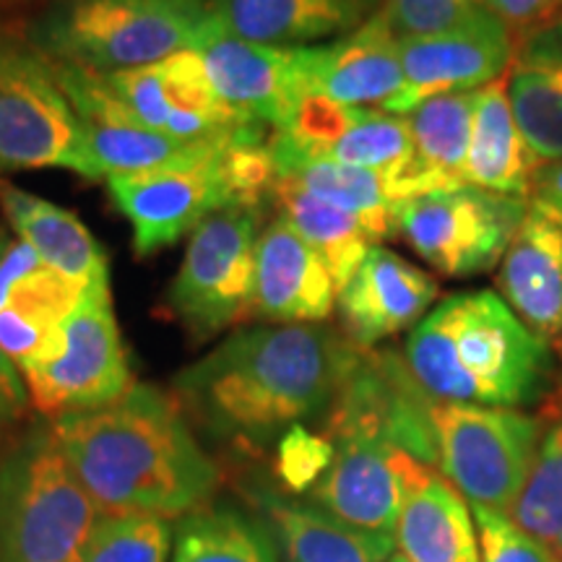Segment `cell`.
Segmentation results:
<instances>
[{
  "label": "cell",
  "mask_w": 562,
  "mask_h": 562,
  "mask_svg": "<svg viewBox=\"0 0 562 562\" xmlns=\"http://www.w3.org/2000/svg\"><path fill=\"white\" fill-rule=\"evenodd\" d=\"M362 351L323 323L250 326L180 370L172 396L211 438L261 451L328 414Z\"/></svg>",
  "instance_id": "cell-1"
},
{
  "label": "cell",
  "mask_w": 562,
  "mask_h": 562,
  "mask_svg": "<svg viewBox=\"0 0 562 562\" xmlns=\"http://www.w3.org/2000/svg\"><path fill=\"white\" fill-rule=\"evenodd\" d=\"M50 422L102 516L182 518L220 490L222 469L172 393L154 385L133 383L115 404Z\"/></svg>",
  "instance_id": "cell-2"
},
{
  "label": "cell",
  "mask_w": 562,
  "mask_h": 562,
  "mask_svg": "<svg viewBox=\"0 0 562 562\" xmlns=\"http://www.w3.org/2000/svg\"><path fill=\"white\" fill-rule=\"evenodd\" d=\"M404 362L435 402L521 409L544 396L552 349L492 290L456 292L422 318Z\"/></svg>",
  "instance_id": "cell-3"
},
{
  "label": "cell",
  "mask_w": 562,
  "mask_h": 562,
  "mask_svg": "<svg viewBox=\"0 0 562 562\" xmlns=\"http://www.w3.org/2000/svg\"><path fill=\"white\" fill-rule=\"evenodd\" d=\"M97 508L53 422H30L0 456V562H83Z\"/></svg>",
  "instance_id": "cell-4"
},
{
  "label": "cell",
  "mask_w": 562,
  "mask_h": 562,
  "mask_svg": "<svg viewBox=\"0 0 562 562\" xmlns=\"http://www.w3.org/2000/svg\"><path fill=\"white\" fill-rule=\"evenodd\" d=\"M211 19L206 0H63L42 19L32 45L108 76L193 50Z\"/></svg>",
  "instance_id": "cell-5"
},
{
  "label": "cell",
  "mask_w": 562,
  "mask_h": 562,
  "mask_svg": "<svg viewBox=\"0 0 562 562\" xmlns=\"http://www.w3.org/2000/svg\"><path fill=\"white\" fill-rule=\"evenodd\" d=\"M30 402L42 417L60 419L115 404L133 389L110 277L87 286L76 311L47 347L19 368Z\"/></svg>",
  "instance_id": "cell-6"
},
{
  "label": "cell",
  "mask_w": 562,
  "mask_h": 562,
  "mask_svg": "<svg viewBox=\"0 0 562 562\" xmlns=\"http://www.w3.org/2000/svg\"><path fill=\"white\" fill-rule=\"evenodd\" d=\"M430 417L440 474L467 503L510 516L544 440V417L435 398Z\"/></svg>",
  "instance_id": "cell-7"
},
{
  "label": "cell",
  "mask_w": 562,
  "mask_h": 562,
  "mask_svg": "<svg viewBox=\"0 0 562 562\" xmlns=\"http://www.w3.org/2000/svg\"><path fill=\"white\" fill-rule=\"evenodd\" d=\"M70 170L97 180L83 128L45 53L0 37V175Z\"/></svg>",
  "instance_id": "cell-8"
},
{
  "label": "cell",
  "mask_w": 562,
  "mask_h": 562,
  "mask_svg": "<svg viewBox=\"0 0 562 562\" xmlns=\"http://www.w3.org/2000/svg\"><path fill=\"white\" fill-rule=\"evenodd\" d=\"M261 211L227 206L203 220L188 243L167 305L193 341L248 321L256 286Z\"/></svg>",
  "instance_id": "cell-9"
},
{
  "label": "cell",
  "mask_w": 562,
  "mask_h": 562,
  "mask_svg": "<svg viewBox=\"0 0 562 562\" xmlns=\"http://www.w3.org/2000/svg\"><path fill=\"white\" fill-rule=\"evenodd\" d=\"M529 201L467 186L396 203V235L442 277L467 279L501 263Z\"/></svg>",
  "instance_id": "cell-10"
},
{
  "label": "cell",
  "mask_w": 562,
  "mask_h": 562,
  "mask_svg": "<svg viewBox=\"0 0 562 562\" xmlns=\"http://www.w3.org/2000/svg\"><path fill=\"white\" fill-rule=\"evenodd\" d=\"M326 438L336 448L334 461L307 492V503L351 529L396 544L406 501L435 469L383 435L339 432Z\"/></svg>",
  "instance_id": "cell-11"
},
{
  "label": "cell",
  "mask_w": 562,
  "mask_h": 562,
  "mask_svg": "<svg viewBox=\"0 0 562 562\" xmlns=\"http://www.w3.org/2000/svg\"><path fill=\"white\" fill-rule=\"evenodd\" d=\"M404 87L381 110L406 117L422 102L476 91L510 70L516 37L487 5L432 34L398 40Z\"/></svg>",
  "instance_id": "cell-12"
},
{
  "label": "cell",
  "mask_w": 562,
  "mask_h": 562,
  "mask_svg": "<svg viewBox=\"0 0 562 562\" xmlns=\"http://www.w3.org/2000/svg\"><path fill=\"white\" fill-rule=\"evenodd\" d=\"M220 146L206 157L182 161V165L108 178L110 199L131 224L136 256H154V252L172 248L188 232L193 235L195 227L214 211L227 209L220 172H216Z\"/></svg>",
  "instance_id": "cell-13"
},
{
  "label": "cell",
  "mask_w": 562,
  "mask_h": 562,
  "mask_svg": "<svg viewBox=\"0 0 562 562\" xmlns=\"http://www.w3.org/2000/svg\"><path fill=\"white\" fill-rule=\"evenodd\" d=\"M193 50L201 55L216 97L237 121L271 131L290 121L302 100L297 47L237 37L211 19Z\"/></svg>",
  "instance_id": "cell-14"
},
{
  "label": "cell",
  "mask_w": 562,
  "mask_h": 562,
  "mask_svg": "<svg viewBox=\"0 0 562 562\" xmlns=\"http://www.w3.org/2000/svg\"><path fill=\"white\" fill-rule=\"evenodd\" d=\"M302 97H328L347 108H383L404 87L398 37L381 11L355 32L297 47Z\"/></svg>",
  "instance_id": "cell-15"
},
{
  "label": "cell",
  "mask_w": 562,
  "mask_h": 562,
  "mask_svg": "<svg viewBox=\"0 0 562 562\" xmlns=\"http://www.w3.org/2000/svg\"><path fill=\"white\" fill-rule=\"evenodd\" d=\"M438 292L430 273L375 245L336 297L344 336L355 347L372 349L417 326L430 313Z\"/></svg>",
  "instance_id": "cell-16"
},
{
  "label": "cell",
  "mask_w": 562,
  "mask_h": 562,
  "mask_svg": "<svg viewBox=\"0 0 562 562\" xmlns=\"http://www.w3.org/2000/svg\"><path fill=\"white\" fill-rule=\"evenodd\" d=\"M334 277L284 216L266 224L256 248V286L248 321L323 323L336 307Z\"/></svg>",
  "instance_id": "cell-17"
},
{
  "label": "cell",
  "mask_w": 562,
  "mask_h": 562,
  "mask_svg": "<svg viewBox=\"0 0 562 562\" xmlns=\"http://www.w3.org/2000/svg\"><path fill=\"white\" fill-rule=\"evenodd\" d=\"M497 286L510 311L562 351V224L531 203L505 250Z\"/></svg>",
  "instance_id": "cell-18"
},
{
  "label": "cell",
  "mask_w": 562,
  "mask_h": 562,
  "mask_svg": "<svg viewBox=\"0 0 562 562\" xmlns=\"http://www.w3.org/2000/svg\"><path fill=\"white\" fill-rule=\"evenodd\" d=\"M211 16L237 37L263 45H321L355 32L383 0H206Z\"/></svg>",
  "instance_id": "cell-19"
},
{
  "label": "cell",
  "mask_w": 562,
  "mask_h": 562,
  "mask_svg": "<svg viewBox=\"0 0 562 562\" xmlns=\"http://www.w3.org/2000/svg\"><path fill=\"white\" fill-rule=\"evenodd\" d=\"M508 100L526 144L544 165L562 159V16L518 34Z\"/></svg>",
  "instance_id": "cell-20"
},
{
  "label": "cell",
  "mask_w": 562,
  "mask_h": 562,
  "mask_svg": "<svg viewBox=\"0 0 562 562\" xmlns=\"http://www.w3.org/2000/svg\"><path fill=\"white\" fill-rule=\"evenodd\" d=\"M544 161L526 144L508 100V76L476 89L467 182L482 191L529 199Z\"/></svg>",
  "instance_id": "cell-21"
},
{
  "label": "cell",
  "mask_w": 562,
  "mask_h": 562,
  "mask_svg": "<svg viewBox=\"0 0 562 562\" xmlns=\"http://www.w3.org/2000/svg\"><path fill=\"white\" fill-rule=\"evenodd\" d=\"M476 91L442 94L422 102L406 115L412 131V170L402 186V201L427 193L467 188V157L472 140Z\"/></svg>",
  "instance_id": "cell-22"
},
{
  "label": "cell",
  "mask_w": 562,
  "mask_h": 562,
  "mask_svg": "<svg viewBox=\"0 0 562 562\" xmlns=\"http://www.w3.org/2000/svg\"><path fill=\"white\" fill-rule=\"evenodd\" d=\"M0 209L42 261L83 290L97 279L110 277L108 256L76 214L5 180H0Z\"/></svg>",
  "instance_id": "cell-23"
},
{
  "label": "cell",
  "mask_w": 562,
  "mask_h": 562,
  "mask_svg": "<svg viewBox=\"0 0 562 562\" xmlns=\"http://www.w3.org/2000/svg\"><path fill=\"white\" fill-rule=\"evenodd\" d=\"M474 526L467 497L430 472L398 516L396 547L412 562H482Z\"/></svg>",
  "instance_id": "cell-24"
},
{
  "label": "cell",
  "mask_w": 562,
  "mask_h": 562,
  "mask_svg": "<svg viewBox=\"0 0 562 562\" xmlns=\"http://www.w3.org/2000/svg\"><path fill=\"white\" fill-rule=\"evenodd\" d=\"M250 503L277 531L290 562H385L396 550V544L351 529L307 501L252 490Z\"/></svg>",
  "instance_id": "cell-25"
},
{
  "label": "cell",
  "mask_w": 562,
  "mask_h": 562,
  "mask_svg": "<svg viewBox=\"0 0 562 562\" xmlns=\"http://www.w3.org/2000/svg\"><path fill=\"white\" fill-rule=\"evenodd\" d=\"M83 286L50 269L45 261L26 271L0 302V349L21 368L37 357L60 323L76 311Z\"/></svg>",
  "instance_id": "cell-26"
},
{
  "label": "cell",
  "mask_w": 562,
  "mask_h": 562,
  "mask_svg": "<svg viewBox=\"0 0 562 562\" xmlns=\"http://www.w3.org/2000/svg\"><path fill=\"white\" fill-rule=\"evenodd\" d=\"M273 206L292 224V229L323 258L331 271L336 292L347 286V281L360 269L375 240L364 224L347 211L331 206V203L315 199L292 180L279 178L273 188Z\"/></svg>",
  "instance_id": "cell-27"
},
{
  "label": "cell",
  "mask_w": 562,
  "mask_h": 562,
  "mask_svg": "<svg viewBox=\"0 0 562 562\" xmlns=\"http://www.w3.org/2000/svg\"><path fill=\"white\" fill-rule=\"evenodd\" d=\"M277 172L315 199L357 216L375 243L396 235V201L381 175L334 159H281Z\"/></svg>",
  "instance_id": "cell-28"
},
{
  "label": "cell",
  "mask_w": 562,
  "mask_h": 562,
  "mask_svg": "<svg viewBox=\"0 0 562 562\" xmlns=\"http://www.w3.org/2000/svg\"><path fill=\"white\" fill-rule=\"evenodd\" d=\"M172 562H279V547L261 518L206 503L175 529Z\"/></svg>",
  "instance_id": "cell-29"
},
{
  "label": "cell",
  "mask_w": 562,
  "mask_h": 562,
  "mask_svg": "<svg viewBox=\"0 0 562 562\" xmlns=\"http://www.w3.org/2000/svg\"><path fill=\"white\" fill-rule=\"evenodd\" d=\"M414 144L409 121L381 108H362L360 117L336 140L326 159L362 167L389 182L393 201H402V186L412 170Z\"/></svg>",
  "instance_id": "cell-30"
},
{
  "label": "cell",
  "mask_w": 562,
  "mask_h": 562,
  "mask_svg": "<svg viewBox=\"0 0 562 562\" xmlns=\"http://www.w3.org/2000/svg\"><path fill=\"white\" fill-rule=\"evenodd\" d=\"M510 518L558 554L562 562V417L544 432L529 480Z\"/></svg>",
  "instance_id": "cell-31"
},
{
  "label": "cell",
  "mask_w": 562,
  "mask_h": 562,
  "mask_svg": "<svg viewBox=\"0 0 562 562\" xmlns=\"http://www.w3.org/2000/svg\"><path fill=\"white\" fill-rule=\"evenodd\" d=\"M172 529L157 516H102L91 529L83 562H167Z\"/></svg>",
  "instance_id": "cell-32"
},
{
  "label": "cell",
  "mask_w": 562,
  "mask_h": 562,
  "mask_svg": "<svg viewBox=\"0 0 562 562\" xmlns=\"http://www.w3.org/2000/svg\"><path fill=\"white\" fill-rule=\"evenodd\" d=\"M334 453V442L326 435L294 425L277 440L273 476L290 495H307L328 472Z\"/></svg>",
  "instance_id": "cell-33"
},
{
  "label": "cell",
  "mask_w": 562,
  "mask_h": 562,
  "mask_svg": "<svg viewBox=\"0 0 562 562\" xmlns=\"http://www.w3.org/2000/svg\"><path fill=\"white\" fill-rule=\"evenodd\" d=\"M472 516L482 562H560L550 547L533 539L505 513L472 505Z\"/></svg>",
  "instance_id": "cell-34"
},
{
  "label": "cell",
  "mask_w": 562,
  "mask_h": 562,
  "mask_svg": "<svg viewBox=\"0 0 562 562\" xmlns=\"http://www.w3.org/2000/svg\"><path fill=\"white\" fill-rule=\"evenodd\" d=\"M484 0H383L381 13L398 40L432 34L482 9Z\"/></svg>",
  "instance_id": "cell-35"
},
{
  "label": "cell",
  "mask_w": 562,
  "mask_h": 562,
  "mask_svg": "<svg viewBox=\"0 0 562 562\" xmlns=\"http://www.w3.org/2000/svg\"><path fill=\"white\" fill-rule=\"evenodd\" d=\"M484 5L508 24L513 37L562 16V0H484Z\"/></svg>",
  "instance_id": "cell-36"
},
{
  "label": "cell",
  "mask_w": 562,
  "mask_h": 562,
  "mask_svg": "<svg viewBox=\"0 0 562 562\" xmlns=\"http://www.w3.org/2000/svg\"><path fill=\"white\" fill-rule=\"evenodd\" d=\"M30 393L16 364L0 349V427L21 425L26 417Z\"/></svg>",
  "instance_id": "cell-37"
},
{
  "label": "cell",
  "mask_w": 562,
  "mask_h": 562,
  "mask_svg": "<svg viewBox=\"0 0 562 562\" xmlns=\"http://www.w3.org/2000/svg\"><path fill=\"white\" fill-rule=\"evenodd\" d=\"M529 203L562 224V159L542 165L537 180H533Z\"/></svg>",
  "instance_id": "cell-38"
},
{
  "label": "cell",
  "mask_w": 562,
  "mask_h": 562,
  "mask_svg": "<svg viewBox=\"0 0 562 562\" xmlns=\"http://www.w3.org/2000/svg\"><path fill=\"white\" fill-rule=\"evenodd\" d=\"M21 425H11V427H0V456L5 453V448H9V442L13 440V435L19 432Z\"/></svg>",
  "instance_id": "cell-39"
},
{
  "label": "cell",
  "mask_w": 562,
  "mask_h": 562,
  "mask_svg": "<svg viewBox=\"0 0 562 562\" xmlns=\"http://www.w3.org/2000/svg\"><path fill=\"white\" fill-rule=\"evenodd\" d=\"M385 562H412V560H406L402 552H393V554H391V558H389V560H385Z\"/></svg>",
  "instance_id": "cell-40"
}]
</instances>
